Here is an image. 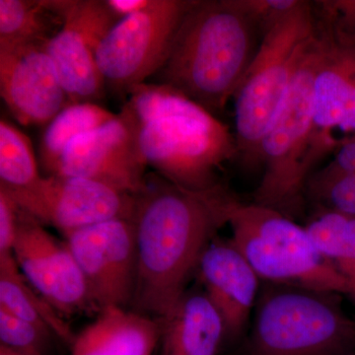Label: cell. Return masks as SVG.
Masks as SVG:
<instances>
[{
  "label": "cell",
  "mask_w": 355,
  "mask_h": 355,
  "mask_svg": "<svg viewBox=\"0 0 355 355\" xmlns=\"http://www.w3.org/2000/svg\"><path fill=\"white\" fill-rule=\"evenodd\" d=\"M306 229L322 256L347 282L355 304V216L329 210Z\"/></svg>",
  "instance_id": "7402d4cb"
},
{
  "label": "cell",
  "mask_w": 355,
  "mask_h": 355,
  "mask_svg": "<svg viewBox=\"0 0 355 355\" xmlns=\"http://www.w3.org/2000/svg\"><path fill=\"white\" fill-rule=\"evenodd\" d=\"M64 237L100 311L132 304L137 270L132 219L101 222Z\"/></svg>",
  "instance_id": "7c38bea8"
},
{
  "label": "cell",
  "mask_w": 355,
  "mask_h": 355,
  "mask_svg": "<svg viewBox=\"0 0 355 355\" xmlns=\"http://www.w3.org/2000/svg\"><path fill=\"white\" fill-rule=\"evenodd\" d=\"M336 295L286 284L263 292L250 355H355V321Z\"/></svg>",
  "instance_id": "5b68a950"
},
{
  "label": "cell",
  "mask_w": 355,
  "mask_h": 355,
  "mask_svg": "<svg viewBox=\"0 0 355 355\" xmlns=\"http://www.w3.org/2000/svg\"><path fill=\"white\" fill-rule=\"evenodd\" d=\"M324 25L336 38L355 42V0L322 1Z\"/></svg>",
  "instance_id": "484cf974"
},
{
  "label": "cell",
  "mask_w": 355,
  "mask_h": 355,
  "mask_svg": "<svg viewBox=\"0 0 355 355\" xmlns=\"http://www.w3.org/2000/svg\"><path fill=\"white\" fill-rule=\"evenodd\" d=\"M116 114L96 103L72 104L46 125L41 144L40 160L46 176L55 174L67 146L80 135L106 125Z\"/></svg>",
  "instance_id": "44dd1931"
},
{
  "label": "cell",
  "mask_w": 355,
  "mask_h": 355,
  "mask_svg": "<svg viewBox=\"0 0 355 355\" xmlns=\"http://www.w3.org/2000/svg\"><path fill=\"white\" fill-rule=\"evenodd\" d=\"M226 224L231 242L260 279L349 296L347 282L322 256L307 229L277 210L231 198Z\"/></svg>",
  "instance_id": "277c9868"
},
{
  "label": "cell",
  "mask_w": 355,
  "mask_h": 355,
  "mask_svg": "<svg viewBox=\"0 0 355 355\" xmlns=\"http://www.w3.org/2000/svg\"><path fill=\"white\" fill-rule=\"evenodd\" d=\"M51 334L0 307V345L27 355H44Z\"/></svg>",
  "instance_id": "cb8c5ba5"
},
{
  "label": "cell",
  "mask_w": 355,
  "mask_h": 355,
  "mask_svg": "<svg viewBox=\"0 0 355 355\" xmlns=\"http://www.w3.org/2000/svg\"><path fill=\"white\" fill-rule=\"evenodd\" d=\"M106 2L110 9L123 19L144 10L153 3V0H106Z\"/></svg>",
  "instance_id": "f1b7e54d"
},
{
  "label": "cell",
  "mask_w": 355,
  "mask_h": 355,
  "mask_svg": "<svg viewBox=\"0 0 355 355\" xmlns=\"http://www.w3.org/2000/svg\"><path fill=\"white\" fill-rule=\"evenodd\" d=\"M3 189L27 216L64 235L112 219H132L137 202V196L64 175L42 177L20 190Z\"/></svg>",
  "instance_id": "9c48e42d"
},
{
  "label": "cell",
  "mask_w": 355,
  "mask_h": 355,
  "mask_svg": "<svg viewBox=\"0 0 355 355\" xmlns=\"http://www.w3.org/2000/svg\"><path fill=\"white\" fill-rule=\"evenodd\" d=\"M120 20L106 0H65L64 27L49 43L48 51L71 105L95 103L104 96L97 51Z\"/></svg>",
  "instance_id": "8fae6325"
},
{
  "label": "cell",
  "mask_w": 355,
  "mask_h": 355,
  "mask_svg": "<svg viewBox=\"0 0 355 355\" xmlns=\"http://www.w3.org/2000/svg\"><path fill=\"white\" fill-rule=\"evenodd\" d=\"M231 198L219 184L190 191L147 174L132 218L137 258L132 311L163 319L172 310L214 233L226 224Z\"/></svg>",
  "instance_id": "6da1fadb"
},
{
  "label": "cell",
  "mask_w": 355,
  "mask_h": 355,
  "mask_svg": "<svg viewBox=\"0 0 355 355\" xmlns=\"http://www.w3.org/2000/svg\"><path fill=\"white\" fill-rule=\"evenodd\" d=\"M197 270L205 294L223 320L225 338L235 340L246 327L260 277L231 241L210 243Z\"/></svg>",
  "instance_id": "2e32d148"
},
{
  "label": "cell",
  "mask_w": 355,
  "mask_h": 355,
  "mask_svg": "<svg viewBox=\"0 0 355 355\" xmlns=\"http://www.w3.org/2000/svg\"><path fill=\"white\" fill-rule=\"evenodd\" d=\"M12 254L29 284L62 316L100 312L67 243L22 210Z\"/></svg>",
  "instance_id": "4fadbf2b"
},
{
  "label": "cell",
  "mask_w": 355,
  "mask_h": 355,
  "mask_svg": "<svg viewBox=\"0 0 355 355\" xmlns=\"http://www.w3.org/2000/svg\"><path fill=\"white\" fill-rule=\"evenodd\" d=\"M162 335L160 319L107 307L72 343L71 355H153Z\"/></svg>",
  "instance_id": "e0dca14e"
},
{
  "label": "cell",
  "mask_w": 355,
  "mask_h": 355,
  "mask_svg": "<svg viewBox=\"0 0 355 355\" xmlns=\"http://www.w3.org/2000/svg\"><path fill=\"white\" fill-rule=\"evenodd\" d=\"M162 321V355H216L223 320L205 291L184 292Z\"/></svg>",
  "instance_id": "ac0fdd59"
},
{
  "label": "cell",
  "mask_w": 355,
  "mask_h": 355,
  "mask_svg": "<svg viewBox=\"0 0 355 355\" xmlns=\"http://www.w3.org/2000/svg\"><path fill=\"white\" fill-rule=\"evenodd\" d=\"M355 174V137L345 139L336 147L335 157L330 164L310 180V186L328 183L336 178Z\"/></svg>",
  "instance_id": "4316f807"
},
{
  "label": "cell",
  "mask_w": 355,
  "mask_h": 355,
  "mask_svg": "<svg viewBox=\"0 0 355 355\" xmlns=\"http://www.w3.org/2000/svg\"><path fill=\"white\" fill-rule=\"evenodd\" d=\"M0 355H27L20 354V352H14L12 349H7L3 345H0Z\"/></svg>",
  "instance_id": "f546056e"
},
{
  "label": "cell",
  "mask_w": 355,
  "mask_h": 355,
  "mask_svg": "<svg viewBox=\"0 0 355 355\" xmlns=\"http://www.w3.org/2000/svg\"><path fill=\"white\" fill-rule=\"evenodd\" d=\"M317 29L309 2L298 1L263 30L260 46L234 95L236 146L250 157L259 159L261 139Z\"/></svg>",
  "instance_id": "8992f818"
},
{
  "label": "cell",
  "mask_w": 355,
  "mask_h": 355,
  "mask_svg": "<svg viewBox=\"0 0 355 355\" xmlns=\"http://www.w3.org/2000/svg\"><path fill=\"white\" fill-rule=\"evenodd\" d=\"M195 1L153 0L144 10L119 21L97 51L106 86L128 94L153 78L167 60L180 25Z\"/></svg>",
  "instance_id": "ba28073f"
},
{
  "label": "cell",
  "mask_w": 355,
  "mask_h": 355,
  "mask_svg": "<svg viewBox=\"0 0 355 355\" xmlns=\"http://www.w3.org/2000/svg\"><path fill=\"white\" fill-rule=\"evenodd\" d=\"M64 19L65 0H0V44L50 43Z\"/></svg>",
  "instance_id": "ffe728a7"
},
{
  "label": "cell",
  "mask_w": 355,
  "mask_h": 355,
  "mask_svg": "<svg viewBox=\"0 0 355 355\" xmlns=\"http://www.w3.org/2000/svg\"><path fill=\"white\" fill-rule=\"evenodd\" d=\"M139 142L156 174L195 191L216 187L217 170L237 150L227 125L193 101L174 116L144 125Z\"/></svg>",
  "instance_id": "52a82bcc"
},
{
  "label": "cell",
  "mask_w": 355,
  "mask_h": 355,
  "mask_svg": "<svg viewBox=\"0 0 355 355\" xmlns=\"http://www.w3.org/2000/svg\"><path fill=\"white\" fill-rule=\"evenodd\" d=\"M139 125L132 110L74 139L65 149L53 175L83 178L137 196L146 181V161L140 147Z\"/></svg>",
  "instance_id": "30bf717a"
},
{
  "label": "cell",
  "mask_w": 355,
  "mask_h": 355,
  "mask_svg": "<svg viewBox=\"0 0 355 355\" xmlns=\"http://www.w3.org/2000/svg\"><path fill=\"white\" fill-rule=\"evenodd\" d=\"M0 307L71 347L76 335L64 316L29 284L13 254H0Z\"/></svg>",
  "instance_id": "d6986e66"
},
{
  "label": "cell",
  "mask_w": 355,
  "mask_h": 355,
  "mask_svg": "<svg viewBox=\"0 0 355 355\" xmlns=\"http://www.w3.org/2000/svg\"><path fill=\"white\" fill-rule=\"evenodd\" d=\"M310 190L322 202H326L330 210L355 216V174L310 187Z\"/></svg>",
  "instance_id": "d4e9b609"
},
{
  "label": "cell",
  "mask_w": 355,
  "mask_h": 355,
  "mask_svg": "<svg viewBox=\"0 0 355 355\" xmlns=\"http://www.w3.org/2000/svg\"><path fill=\"white\" fill-rule=\"evenodd\" d=\"M321 35L323 46L314 83V123L320 154L338 147L331 135L335 130L355 137V42L336 38L326 25Z\"/></svg>",
  "instance_id": "9a60e30c"
},
{
  "label": "cell",
  "mask_w": 355,
  "mask_h": 355,
  "mask_svg": "<svg viewBox=\"0 0 355 355\" xmlns=\"http://www.w3.org/2000/svg\"><path fill=\"white\" fill-rule=\"evenodd\" d=\"M322 46L318 28L259 148L265 174L254 191V203L286 216V210L297 207L308 173L320 157L314 123V83Z\"/></svg>",
  "instance_id": "3957f363"
},
{
  "label": "cell",
  "mask_w": 355,
  "mask_h": 355,
  "mask_svg": "<svg viewBox=\"0 0 355 355\" xmlns=\"http://www.w3.org/2000/svg\"><path fill=\"white\" fill-rule=\"evenodd\" d=\"M46 42L0 44V93L18 123L48 125L71 105Z\"/></svg>",
  "instance_id": "5bb4252c"
},
{
  "label": "cell",
  "mask_w": 355,
  "mask_h": 355,
  "mask_svg": "<svg viewBox=\"0 0 355 355\" xmlns=\"http://www.w3.org/2000/svg\"><path fill=\"white\" fill-rule=\"evenodd\" d=\"M31 140L8 121H0V186L28 188L41 179Z\"/></svg>",
  "instance_id": "603a6c76"
},
{
  "label": "cell",
  "mask_w": 355,
  "mask_h": 355,
  "mask_svg": "<svg viewBox=\"0 0 355 355\" xmlns=\"http://www.w3.org/2000/svg\"><path fill=\"white\" fill-rule=\"evenodd\" d=\"M257 25L239 0L195 1L150 83L171 86L210 113L223 109L256 53Z\"/></svg>",
  "instance_id": "7a4b0ae2"
},
{
  "label": "cell",
  "mask_w": 355,
  "mask_h": 355,
  "mask_svg": "<svg viewBox=\"0 0 355 355\" xmlns=\"http://www.w3.org/2000/svg\"><path fill=\"white\" fill-rule=\"evenodd\" d=\"M20 216L17 203L0 187V254H12Z\"/></svg>",
  "instance_id": "83f0119b"
}]
</instances>
